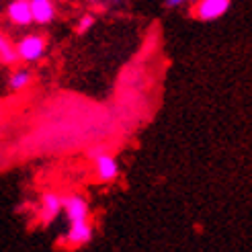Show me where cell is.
<instances>
[{"mask_svg":"<svg viewBox=\"0 0 252 252\" xmlns=\"http://www.w3.org/2000/svg\"><path fill=\"white\" fill-rule=\"evenodd\" d=\"M60 209H62V199L58 195H54V193H47L43 197V220L45 221L54 220Z\"/></svg>","mask_w":252,"mask_h":252,"instance_id":"ba28073f","label":"cell"},{"mask_svg":"<svg viewBox=\"0 0 252 252\" xmlns=\"http://www.w3.org/2000/svg\"><path fill=\"white\" fill-rule=\"evenodd\" d=\"M93 23H94V19H93V17H84V19L80 21V25H78V33L88 31V29L93 27Z\"/></svg>","mask_w":252,"mask_h":252,"instance_id":"8fae6325","label":"cell"},{"mask_svg":"<svg viewBox=\"0 0 252 252\" xmlns=\"http://www.w3.org/2000/svg\"><path fill=\"white\" fill-rule=\"evenodd\" d=\"M230 2L232 0H199L193 12L199 21H213L228 12Z\"/></svg>","mask_w":252,"mask_h":252,"instance_id":"6da1fadb","label":"cell"},{"mask_svg":"<svg viewBox=\"0 0 252 252\" xmlns=\"http://www.w3.org/2000/svg\"><path fill=\"white\" fill-rule=\"evenodd\" d=\"M62 205L66 207L68 218H70L72 221H76V220H86V218H88L86 201L80 199V197H66V199H62Z\"/></svg>","mask_w":252,"mask_h":252,"instance_id":"8992f818","label":"cell"},{"mask_svg":"<svg viewBox=\"0 0 252 252\" xmlns=\"http://www.w3.org/2000/svg\"><path fill=\"white\" fill-rule=\"evenodd\" d=\"M0 60H2L4 64H12V62H17V60H19L17 49L12 47L2 35H0Z\"/></svg>","mask_w":252,"mask_h":252,"instance_id":"9c48e42d","label":"cell"},{"mask_svg":"<svg viewBox=\"0 0 252 252\" xmlns=\"http://www.w3.org/2000/svg\"><path fill=\"white\" fill-rule=\"evenodd\" d=\"M91 236H93V230H91V225H88L86 220H76V221H72V228L68 232V242L70 244H84L91 240Z\"/></svg>","mask_w":252,"mask_h":252,"instance_id":"5b68a950","label":"cell"},{"mask_svg":"<svg viewBox=\"0 0 252 252\" xmlns=\"http://www.w3.org/2000/svg\"><path fill=\"white\" fill-rule=\"evenodd\" d=\"M45 52V39L39 35H31V37H25V39L19 43L17 47V56L25 62H35L39 60Z\"/></svg>","mask_w":252,"mask_h":252,"instance_id":"7a4b0ae2","label":"cell"},{"mask_svg":"<svg viewBox=\"0 0 252 252\" xmlns=\"http://www.w3.org/2000/svg\"><path fill=\"white\" fill-rule=\"evenodd\" d=\"M181 2H187V0H168V4H170V6H179Z\"/></svg>","mask_w":252,"mask_h":252,"instance_id":"7c38bea8","label":"cell"},{"mask_svg":"<svg viewBox=\"0 0 252 252\" xmlns=\"http://www.w3.org/2000/svg\"><path fill=\"white\" fill-rule=\"evenodd\" d=\"M29 4L35 23H49L54 19V4L49 0H29Z\"/></svg>","mask_w":252,"mask_h":252,"instance_id":"52a82bcc","label":"cell"},{"mask_svg":"<svg viewBox=\"0 0 252 252\" xmlns=\"http://www.w3.org/2000/svg\"><path fill=\"white\" fill-rule=\"evenodd\" d=\"M8 17L15 25H29L33 21L29 0H15V2L8 6Z\"/></svg>","mask_w":252,"mask_h":252,"instance_id":"277c9868","label":"cell"},{"mask_svg":"<svg viewBox=\"0 0 252 252\" xmlns=\"http://www.w3.org/2000/svg\"><path fill=\"white\" fill-rule=\"evenodd\" d=\"M94 158H96L94 160L96 162V174H98L100 181L109 183V181H113L119 174V166H117V162H115V158H113V156H109L105 152H98Z\"/></svg>","mask_w":252,"mask_h":252,"instance_id":"3957f363","label":"cell"},{"mask_svg":"<svg viewBox=\"0 0 252 252\" xmlns=\"http://www.w3.org/2000/svg\"><path fill=\"white\" fill-rule=\"evenodd\" d=\"M31 82V74L27 70H19L12 74V78H10V86H12V91H21V88H25Z\"/></svg>","mask_w":252,"mask_h":252,"instance_id":"30bf717a","label":"cell"}]
</instances>
